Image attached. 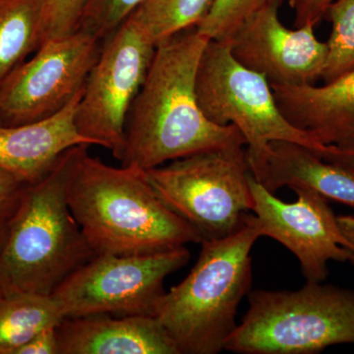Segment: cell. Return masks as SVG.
I'll list each match as a JSON object with an SVG mask.
<instances>
[{
    "label": "cell",
    "instance_id": "15",
    "mask_svg": "<svg viewBox=\"0 0 354 354\" xmlns=\"http://www.w3.org/2000/svg\"><path fill=\"white\" fill-rule=\"evenodd\" d=\"M83 91L48 118L16 127H0V169L31 183L46 176L70 149L94 146L76 125L77 106Z\"/></svg>",
    "mask_w": 354,
    "mask_h": 354
},
{
    "label": "cell",
    "instance_id": "27",
    "mask_svg": "<svg viewBox=\"0 0 354 354\" xmlns=\"http://www.w3.org/2000/svg\"><path fill=\"white\" fill-rule=\"evenodd\" d=\"M312 151L323 160L339 165L354 174V148L322 145Z\"/></svg>",
    "mask_w": 354,
    "mask_h": 354
},
{
    "label": "cell",
    "instance_id": "5",
    "mask_svg": "<svg viewBox=\"0 0 354 354\" xmlns=\"http://www.w3.org/2000/svg\"><path fill=\"white\" fill-rule=\"evenodd\" d=\"M249 308L225 342L241 354H313L354 344V290L309 283L249 292Z\"/></svg>",
    "mask_w": 354,
    "mask_h": 354
},
{
    "label": "cell",
    "instance_id": "3",
    "mask_svg": "<svg viewBox=\"0 0 354 354\" xmlns=\"http://www.w3.org/2000/svg\"><path fill=\"white\" fill-rule=\"evenodd\" d=\"M86 147L66 151L46 176L23 188L0 255V290L51 297L97 255L67 201L74 167Z\"/></svg>",
    "mask_w": 354,
    "mask_h": 354
},
{
    "label": "cell",
    "instance_id": "4",
    "mask_svg": "<svg viewBox=\"0 0 354 354\" xmlns=\"http://www.w3.org/2000/svg\"><path fill=\"white\" fill-rule=\"evenodd\" d=\"M262 236L256 216L221 239L202 241L196 264L158 302L155 317L180 354H216L236 329L237 310L252 286L251 251Z\"/></svg>",
    "mask_w": 354,
    "mask_h": 354
},
{
    "label": "cell",
    "instance_id": "17",
    "mask_svg": "<svg viewBox=\"0 0 354 354\" xmlns=\"http://www.w3.org/2000/svg\"><path fill=\"white\" fill-rule=\"evenodd\" d=\"M64 319L53 297L0 290V354H15L34 335L57 327Z\"/></svg>",
    "mask_w": 354,
    "mask_h": 354
},
{
    "label": "cell",
    "instance_id": "13",
    "mask_svg": "<svg viewBox=\"0 0 354 354\" xmlns=\"http://www.w3.org/2000/svg\"><path fill=\"white\" fill-rule=\"evenodd\" d=\"M57 335L58 354H180L153 316L65 318Z\"/></svg>",
    "mask_w": 354,
    "mask_h": 354
},
{
    "label": "cell",
    "instance_id": "26",
    "mask_svg": "<svg viewBox=\"0 0 354 354\" xmlns=\"http://www.w3.org/2000/svg\"><path fill=\"white\" fill-rule=\"evenodd\" d=\"M15 354H58L57 327L41 330L20 346Z\"/></svg>",
    "mask_w": 354,
    "mask_h": 354
},
{
    "label": "cell",
    "instance_id": "25",
    "mask_svg": "<svg viewBox=\"0 0 354 354\" xmlns=\"http://www.w3.org/2000/svg\"><path fill=\"white\" fill-rule=\"evenodd\" d=\"M26 184L20 177L0 169V214L12 213Z\"/></svg>",
    "mask_w": 354,
    "mask_h": 354
},
{
    "label": "cell",
    "instance_id": "29",
    "mask_svg": "<svg viewBox=\"0 0 354 354\" xmlns=\"http://www.w3.org/2000/svg\"><path fill=\"white\" fill-rule=\"evenodd\" d=\"M12 213L0 214V255L6 246L9 232V220Z\"/></svg>",
    "mask_w": 354,
    "mask_h": 354
},
{
    "label": "cell",
    "instance_id": "7",
    "mask_svg": "<svg viewBox=\"0 0 354 354\" xmlns=\"http://www.w3.org/2000/svg\"><path fill=\"white\" fill-rule=\"evenodd\" d=\"M196 94L209 120L234 125L243 135L254 178L262 169L272 142H295L311 150L322 146L286 120L269 81L239 64L227 41L209 39L207 44L198 67Z\"/></svg>",
    "mask_w": 354,
    "mask_h": 354
},
{
    "label": "cell",
    "instance_id": "9",
    "mask_svg": "<svg viewBox=\"0 0 354 354\" xmlns=\"http://www.w3.org/2000/svg\"><path fill=\"white\" fill-rule=\"evenodd\" d=\"M156 48L127 18L104 39L77 106L80 134L111 151L118 160L124 152L128 115Z\"/></svg>",
    "mask_w": 354,
    "mask_h": 354
},
{
    "label": "cell",
    "instance_id": "8",
    "mask_svg": "<svg viewBox=\"0 0 354 354\" xmlns=\"http://www.w3.org/2000/svg\"><path fill=\"white\" fill-rule=\"evenodd\" d=\"M190 260L185 247L146 255L100 254L65 279L51 295L65 318L153 316L165 279Z\"/></svg>",
    "mask_w": 354,
    "mask_h": 354
},
{
    "label": "cell",
    "instance_id": "14",
    "mask_svg": "<svg viewBox=\"0 0 354 354\" xmlns=\"http://www.w3.org/2000/svg\"><path fill=\"white\" fill-rule=\"evenodd\" d=\"M270 85L291 124L321 145L354 148V69L323 86Z\"/></svg>",
    "mask_w": 354,
    "mask_h": 354
},
{
    "label": "cell",
    "instance_id": "20",
    "mask_svg": "<svg viewBox=\"0 0 354 354\" xmlns=\"http://www.w3.org/2000/svg\"><path fill=\"white\" fill-rule=\"evenodd\" d=\"M325 18L332 25L327 62L321 76L327 83L354 69V0H335Z\"/></svg>",
    "mask_w": 354,
    "mask_h": 354
},
{
    "label": "cell",
    "instance_id": "30",
    "mask_svg": "<svg viewBox=\"0 0 354 354\" xmlns=\"http://www.w3.org/2000/svg\"><path fill=\"white\" fill-rule=\"evenodd\" d=\"M0 127H3V123H2L1 114H0Z\"/></svg>",
    "mask_w": 354,
    "mask_h": 354
},
{
    "label": "cell",
    "instance_id": "12",
    "mask_svg": "<svg viewBox=\"0 0 354 354\" xmlns=\"http://www.w3.org/2000/svg\"><path fill=\"white\" fill-rule=\"evenodd\" d=\"M286 0H270L228 39L235 59L276 85H306L321 79L328 57L327 43L319 41L314 26L288 29L279 20Z\"/></svg>",
    "mask_w": 354,
    "mask_h": 354
},
{
    "label": "cell",
    "instance_id": "22",
    "mask_svg": "<svg viewBox=\"0 0 354 354\" xmlns=\"http://www.w3.org/2000/svg\"><path fill=\"white\" fill-rule=\"evenodd\" d=\"M143 0H90L78 30L91 32L104 41Z\"/></svg>",
    "mask_w": 354,
    "mask_h": 354
},
{
    "label": "cell",
    "instance_id": "6",
    "mask_svg": "<svg viewBox=\"0 0 354 354\" xmlns=\"http://www.w3.org/2000/svg\"><path fill=\"white\" fill-rule=\"evenodd\" d=\"M158 196L202 241L221 239L245 223L253 208L244 146L225 147L145 171Z\"/></svg>",
    "mask_w": 354,
    "mask_h": 354
},
{
    "label": "cell",
    "instance_id": "11",
    "mask_svg": "<svg viewBox=\"0 0 354 354\" xmlns=\"http://www.w3.org/2000/svg\"><path fill=\"white\" fill-rule=\"evenodd\" d=\"M253 215L262 236L283 244L299 261L309 283H323L329 274L330 261L346 262L349 242L327 198L309 188L292 187L297 201L286 203L266 189L253 176L249 178Z\"/></svg>",
    "mask_w": 354,
    "mask_h": 354
},
{
    "label": "cell",
    "instance_id": "21",
    "mask_svg": "<svg viewBox=\"0 0 354 354\" xmlns=\"http://www.w3.org/2000/svg\"><path fill=\"white\" fill-rule=\"evenodd\" d=\"M270 0H215L209 13L196 26L203 36L228 41L253 13Z\"/></svg>",
    "mask_w": 354,
    "mask_h": 354
},
{
    "label": "cell",
    "instance_id": "18",
    "mask_svg": "<svg viewBox=\"0 0 354 354\" xmlns=\"http://www.w3.org/2000/svg\"><path fill=\"white\" fill-rule=\"evenodd\" d=\"M44 41V0H0V82Z\"/></svg>",
    "mask_w": 354,
    "mask_h": 354
},
{
    "label": "cell",
    "instance_id": "24",
    "mask_svg": "<svg viewBox=\"0 0 354 354\" xmlns=\"http://www.w3.org/2000/svg\"><path fill=\"white\" fill-rule=\"evenodd\" d=\"M295 14V27L312 25L315 27L325 18L328 9L335 0H286Z\"/></svg>",
    "mask_w": 354,
    "mask_h": 354
},
{
    "label": "cell",
    "instance_id": "28",
    "mask_svg": "<svg viewBox=\"0 0 354 354\" xmlns=\"http://www.w3.org/2000/svg\"><path fill=\"white\" fill-rule=\"evenodd\" d=\"M337 223L349 242L348 262L354 267V216H337Z\"/></svg>",
    "mask_w": 354,
    "mask_h": 354
},
{
    "label": "cell",
    "instance_id": "2",
    "mask_svg": "<svg viewBox=\"0 0 354 354\" xmlns=\"http://www.w3.org/2000/svg\"><path fill=\"white\" fill-rule=\"evenodd\" d=\"M88 147L74 167L67 201L97 255H146L201 243L196 230L160 199L145 171L104 164Z\"/></svg>",
    "mask_w": 354,
    "mask_h": 354
},
{
    "label": "cell",
    "instance_id": "19",
    "mask_svg": "<svg viewBox=\"0 0 354 354\" xmlns=\"http://www.w3.org/2000/svg\"><path fill=\"white\" fill-rule=\"evenodd\" d=\"M215 0H143L130 19L156 46L198 24Z\"/></svg>",
    "mask_w": 354,
    "mask_h": 354
},
{
    "label": "cell",
    "instance_id": "16",
    "mask_svg": "<svg viewBox=\"0 0 354 354\" xmlns=\"http://www.w3.org/2000/svg\"><path fill=\"white\" fill-rule=\"evenodd\" d=\"M255 179L274 194L286 186H301L354 208V174L295 142H272Z\"/></svg>",
    "mask_w": 354,
    "mask_h": 354
},
{
    "label": "cell",
    "instance_id": "1",
    "mask_svg": "<svg viewBox=\"0 0 354 354\" xmlns=\"http://www.w3.org/2000/svg\"><path fill=\"white\" fill-rule=\"evenodd\" d=\"M209 41L192 27L158 44L128 115L121 165L147 171L195 153L246 146L234 125L212 122L198 102V67Z\"/></svg>",
    "mask_w": 354,
    "mask_h": 354
},
{
    "label": "cell",
    "instance_id": "10",
    "mask_svg": "<svg viewBox=\"0 0 354 354\" xmlns=\"http://www.w3.org/2000/svg\"><path fill=\"white\" fill-rule=\"evenodd\" d=\"M102 41L83 30L44 41L0 82L3 127L44 120L64 109L85 87Z\"/></svg>",
    "mask_w": 354,
    "mask_h": 354
},
{
    "label": "cell",
    "instance_id": "23",
    "mask_svg": "<svg viewBox=\"0 0 354 354\" xmlns=\"http://www.w3.org/2000/svg\"><path fill=\"white\" fill-rule=\"evenodd\" d=\"M88 1L44 0V43L48 39L64 38L78 31Z\"/></svg>",
    "mask_w": 354,
    "mask_h": 354
}]
</instances>
